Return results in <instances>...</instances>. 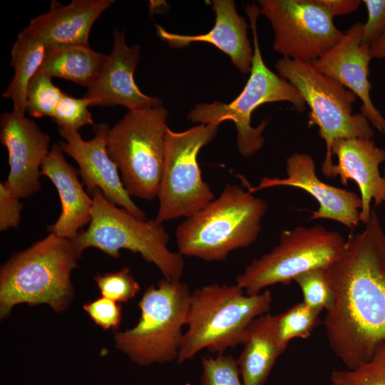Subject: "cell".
<instances>
[{
  "instance_id": "1",
  "label": "cell",
  "mask_w": 385,
  "mask_h": 385,
  "mask_svg": "<svg viewBox=\"0 0 385 385\" xmlns=\"http://www.w3.org/2000/svg\"><path fill=\"white\" fill-rule=\"evenodd\" d=\"M324 273L334 296L323 321L327 338L334 354L353 369L385 342V233L375 210Z\"/></svg>"
},
{
  "instance_id": "2",
  "label": "cell",
  "mask_w": 385,
  "mask_h": 385,
  "mask_svg": "<svg viewBox=\"0 0 385 385\" xmlns=\"http://www.w3.org/2000/svg\"><path fill=\"white\" fill-rule=\"evenodd\" d=\"M81 255L73 240L50 233L14 255L1 269V318L21 303L65 309L73 297L71 274Z\"/></svg>"
},
{
  "instance_id": "3",
  "label": "cell",
  "mask_w": 385,
  "mask_h": 385,
  "mask_svg": "<svg viewBox=\"0 0 385 385\" xmlns=\"http://www.w3.org/2000/svg\"><path fill=\"white\" fill-rule=\"evenodd\" d=\"M267 208L263 199L227 184L217 197L178 225L179 252L205 261L225 260L232 251L257 240Z\"/></svg>"
},
{
  "instance_id": "4",
  "label": "cell",
  "mask_w": 385,
  "mask_h": 385,
  "mask_svg": "<svg viewBox=\"0 0 385 385\" xmlns=\"http://www.w3.org/2000/svg\"><path fill=\"white\" fill-rule=\"evenodd\" d=\"M272 302L270 291L244 294L237 284H212L190 293L188 331L177 358L181 364L203 349L222 354L242 344L250 323L268 313Z\"/></svg>"
},
{
  "instance_id": "5",
  "label": "cell",
  "mask_w": 385,
  "mask_h": 385,
  "mask_svg": "<svg viewBox=\"0 0 385 385\" xmlns=\"http://www.w3.org/2000/svg\"><path fill=\"white\" fill-rule=\"evenodd\" d=\"M245 11L250 21L254 51L250 76L243 90L229 103L215 101L209 104L196 105L188 113V118L200 124L220 125L225 120L233 121L238 151L242 155L250 157L262 147L263 132L268 124L267 120H263L257 127L251 125L252 113L257 107L267 103L285 101L292 103L297 111L302 113L306 103L297 89L287 80L272 72L263 61L257 31L259 6L255 3L247 4Z\"/></svg>"
},
{
  "instance_id": "6",
  "label": "cell",
  "mask_w": 385,
  "mask_h": 385,
  "mask_svg": "<svg viewBox=\"0 0 385 385\" xmlns=\"http://www.w3.org/2000/svg\"><path fill=\"white\" fill-rule=\"evenodd\" d=\"M91 195L93 207L89 226L72 239L81 252L87 247H95L117 258L121 249L128 250L153 263L164 279H180L184 260L179 252L168 249L170 236L162 223L156 219L135 217L106 199L98 188Z\"/></svg>"
},
{
  "instance_id": "7",
  "label": "cell",
  "mask_w": 385,
  "mask_h": 385,
  "mask_svg": "<svg viewBox=\"0 0 385 385\" xmlns=\"http://www.w3.org/2000/svg\"><path fill=\"white\" fill-rule=\"evenodd\" d=\"M168 111L163 106L129 111L107 136L109 156L130 196L157 197L165 158Z\"/></svg>"
},
{
  "instance_id": "8",
  "label": "cell",
  "mask_w": 385,
  "mask_h": 385,
  "mask_svg": "<svg viewBox=\"0 0 385 385\" xmlns=\"http://www.w3.org/2000/svg\"><path fill=\"white\" fill-rule=\"evenodd\" d=\"M190 292L179 280L163 279L150 285L138 303L136 325L115 335V346L140 365L177 359L188 324Z\"/></svg>"
},
{
  "instance_id": "9",
  "label": "cell",
  "mask_w": 385,
  "mask_h": 385,
  "mask_svg": "<svg viewBox=\"0 0 385 385\" xmlns=\"http://www.w3.org/2000/svg\"><path fill=\"white\" fill-rule=\"evenodd\" d=\"M275 68L299 92L309 108L308 124L319 127V135L326 145L322 171L332 177V147L337 139H371L374 131L361 113H354L357 97L336 80L319 72L311 63L282 58Z\"/></svg>"
},
{
  "instance_id": "10",
  "label": "cell",
  "mask_w": 385,
  "mask_h": 385,
  "mask_svg": "<svg viewBox=\"0 0 385 385\" xmlns=\"http://www.w3.org/2000/svg\"><path fill=\"white\" fill-rule=\"evenodd\" d=\"M345 245L339 232L319 225L284 230L279 244L252 260L236 277V284L248 295L276 284L287 285L300 274L332 265L342 256Z\"/></svg>"
},
{
  "instance_id": "11",
  "label": "cell",
  "mask_w": 385,
  "mask_h": 385,
  "mask_svg": "<svg viewBox=\"0 0 385 385\" xmlns=\"http://www.w3.org/2000/svg\"><path fill=\"white\" fill-rule=\"evenodd\" d=\"M219 125L199 124L183 132L168 128L157 195L159 207L155 219L159 222L189 217L215 198L202 178L197 156L200 149L215 137Z\"/></svg>"
},
{
  "instance_id": "12",
  "label": "cell",
  "mask_w": 385,
  "mask_h": 385,
  "mask_svg": "<svg viewBox=\"0 0 385 385\" xmlns=\"http://www.w3.org/2000/svg\"><path fill=\"white\" fill-rule=\"evenodd\" d=\"M260 11L274 31L273 50L283 58L312 63L333 48L344 32L319 0H260Z\"/></svg>"
},
{
  "instance_id": "13",
  "label": "cell",
  "mask_w": 385,
  "mask_h": 385,
  "mask_svg": "<svg viewBox=\"0 0 385 385\" xmlns=\"http://www.w3.org/2000/svg\"><path fill=\"white\" fill-rule=\"evenodd\" d=\"M0 140L8 152L9 172L3 182L19 198H26L41 188L42 163L50 149V136L30 118L12 110L0 118Z\"/></svg>"
},
{
  "instance_id": "14",
  "label": "cell",
  "mask_w": 385,
  "mask_h": 385,
  "mask_svg": "<svg viewBox=\"0 0 385 385\" xmlns=\"http://www.w3.org/2000/svg\"><path fill=\"white\" fill-rule=\"evenodd\" d=\"M108 130L106 123L94 124L95 136L85 140L78 131L59 128V134L64 139L59 145L62 150L78 165L79 175L90 195L98 188L109 201L135 217L145 220V212L131 199L123 184L116 164L108 155Z\"/></svg>"
},
{
  "instance_id": "15",
  "label": "cell",
  "mask_w": 385,
  "mask_h": 385,
  "mask_svg": "<svg viewBox=\"0 0 385 385\" xmlns=\"http://www.w3.org/2000/svg\"><path fill=\"white\" fill-rule=\"evenodd\" d=\"M286 163V178L263 177L257 186H248L247 190L253 193L277 186L299 188L310 194L319 203L318 210L312 212L310 220L329 219L351 229L358 225L361 199L356 192L322 181L316 174L313 158L306 153L290 155Z\"/></svg>"
},
{
  "instance_id": "16",
  "label": "cell",
  "mask_w": 385,
  "mask_h": 385,
  "mask_svg": "<svg viewBox=\"0 0 385 385\" xmlns=\"http://www.w3.org/2000/svg\"><path fill=\"white\" fill-rule=\"evenodd\" d=\"M363 24L352 25L341 40L319 58L312 66L346 87L359 98L362 105L361 114L379 131H383L385 118L374 106L369 81V63L372 59L370 46L362 44Z\"/></svg>"
},
{
  "instance_id": "17",
  "label": "cell",
  "mask_w": 385,
  "mask_h": 385,
  "mask_svg": "<svg viewBox=\"0 0 385 385\" xmlns=\"http://www.w3.org/2000/svg\"><path fill=\"white\" fill-rule=\"evenodd\" d=\"M113 35L112 51L85 96L91 100L92 106H121L128 111L163 106L160 98L144 94L135 83L134 73L140 58V46H128L124 31L115 29Z\"/></svg>"
},
{
  "instance_id": "18",
  "label": "cell",
  "mask_w": 385,
  "mask_h": 385,
  "mask_svg": "<svg viewBox=\"0 0 385 385\" xmlns=\"http://www.w3.org/2000/svg\"><path fill=\"white\" fill-rule=\"evenodd\" d=\"M332 153L338 160L332 168V177L339 176L344 185L349 180L356 182L361 199L359 220L366 225L372 210V200L375 206L385 202V179L379 169L385 161V150L376 146L371 139L339 138L334 141Z\"/></svg>"
},
{
  "instance_id": "19",
  "label": "cell",
  "mask_w": 385,
  "mask_h": 385,
  "mask_svg": "<svg viewBox=\"0 0 385 385\" xmlns=\"http://www.w3.org/2000/svg\"><path fill=\"white\" fill-rule=\"evenodd\" d=\"M113 0H73L63 5L53 0L46 13L30 21L25 30L47 49L89 45L91 29Z\"/></svg>"
},
{
  "instance_id": "20",
  "label": "cell",
  "mask_w": 385,
  "mask_h": 385,
  "mask_svg": "<svg viewBox=\"0 0 385 385\" xmlns=\"http://www.w3.org/2000/svg\"><path fill=\"white\" fill-rule=\"evenodd\" d=\"M212 9L215 14V23L205 34H174L156 25L157 34L169 46L176 48L195 42L212 44L227 54L240 72L245 74L250 73L254 51L247 36V29L250 26L237 12L234 1L214 0Z\"/></svg>"
},
{
  "instance_id": "21",
  "label": "cell",
  "mask_w": 385,
  "mask_h": 385,
  "mask_svg": "<svg viewBox=\"0 0 385 385\" xmlns=\"http://www.w3.org/2000/svg\"><path fill=\"white\" fill-rule=\"evenodd\" d=\"M59 144H53L44 159L41 174L56 188L61 212L56 222L48 227L50 233L74 239L78 231L91 220L93 198L84 191L76 168L65 159Z\"/></svg>"
},
{
  "instance_id": "22",
  "label": "cell",
  "mask_w": 385,
  "mask_h": 385,
  "mask_svg": "<svg viewBox=\"0 0 385 385\" xmlns=\"http://www.w3.org/2000/svg\"><path fill=\"white\" fill-rule=\"evenodd\" d=\"M242 351L237 359L245 385H264L277 360L287 346L277 339L275 315L270 313L253 319L246 329Z\"/></svg>"
},
{
  "instance_id": "23",
  "label": "cell",
  "mask_w": 385,
  "mask_h": 385,
  "mask_svg": "<svg viewBox=\"0 0 385 385\" xmlns=\"http://www.w3.org/2000/svg\"><path fill=\"white\" fill-rule=\"evenodd\" d=\"M108 55L89 45H73L47 49L37 73L71 81L87 88L96 81Z\"/></svg>"
},
{
  "instance_id": "24",
  "label": "cell",
  "mask_w": 385,
  "mask_h": 385,
  "mask_svg": "<svg viewBox=\"0 0 385 385\" xmlns=\"http://www.w3.org/2000/svg\"><path fill=\"white\" fill-rule=\"evenodd\" d=\"M46 51V46L33 38L25 29L19 34L14 41L10 62L14 73L2 97L12 101L13 110L16 112L26 113L27 88L41 67Z\"/></svg>"
},
{
  "instance_id": "25",
  "label": "cell",
  "mask_w": 385,
  "mask_h": 385,
  "mask_svg": "<svg viewBox=\"0 0 385 385\" xmlns=\"http://www.w3.org/2000/svg\"><path fill=\"white\" fill-rule=\"evenodd\" d=\"M321 312L302 301L275 315L276 333L279 342L287 346L290 340L294 338H308L319 324Z\"/></svg>"
},
{
  "instance_id": "26",
  "label": "cell",
  "mask_w": 385,
  "mask_h": 385,
  "mask_svg": "<svg viewBox=\"0 0 385 385\" xmlns=\"http://www.w3.org/2000/svg\"><path fill=\"white\" fill-rule=\"evenodd\" d=\"M330 380L332 385H385V342L368 361L353 369L334 370Z\"/></svg>"
},
{
  "instance_id": "27",
  "label": "cell",
  "mask_w": 385,
  "mask_h": 385,
  "mask_svg": "<svg viewBox=\"0 0 385 385\" xmlns=\"http://www.w3.org/2000/svg\"><path fill=\"white\" fill-rule=\"evenodd\" d=\"M64 93L53 83L51 78L36 73L27 88L26 112L34 118H52Z\"/></svg>"
},
{
  "instance_id": "28",
  "label": "cell",
  "mask_w": 385,
  "mask_h": 385,
  "mask_svg": "<svg viewBox=\"0 0 385 385\" xmlns=\"http://www.w3.org/2000/svg\"><path fill=\"white\" fill-rule=\"evenodd\" d=\"M294 281L299 287L302 302L309 307L323 311L329 309L334 302V292L324 269H314L297 276Z\"/></svg>"
},
{
  "instance_id": "29",
  "label": "cell",
  "mask_w": 385,
  "mask_h": 385,
  "mask_svg": "<svg viewBox=\"0 0 385 385\" xmlns=\"http://www.w3.org/2000/svg\"><path fill=\"white\" fill-rule=\"evenodd\" d=\"M91 106L88 98H75L65 93L51 118L61 129L78 131L83 126L95 124L88 110Z\"/></svg>"
},
{
  "instance_id": "30",
  "label": "cell",
  "mask_w": 385,
  "mask_h": 385,
  "mask_svg": "<svg viewBox=\"0 0 385 385\" xmlns=\"http://www.w3.org/2000/svg\"><path fill=\"white\" fill-rule=\"evenodd\" d=\"M202 366L201 385H245L237 359L231 355L202 356Z\"/></svg>"
},
{
  "instance_id": "31",
  "label": "cell",
  "mask_w": 385,
  "mask_h": 385,
  "mask_svg": "<svg viewBox=\"0 0 385 385\" xmlns=\"http://www.w3.org/2000/svg\"><path fill=\"white\" fill-rule=\"evenodd\" d=\"M94 280L102 296L116 302H126L140 290L138 283L128 267L120 271L98 274L94 277Z\"/></svg>"
},
{
  "instance_id": "32",
  "label": "cell",
  "mask_w": 385,
  "mask_h": 385,
  "mask_svg": "<svg viewBox=\"0 0 385 385\" xmlns=\"http://www.w3.org/2000/svg\"><path fill=\"white\" fill-rule=\"evenodd\" d=\"M91 319L103 329L118 328L122 314L121 306L106 297H101L83 305Z\"/></svg>"
},
{
  "instance_id": "33",
  "label": "cell",
  "mask_w": 385,
  "mask_h": 385,
  "mask_svg": "<svg viewBox=\"0 0 385 385\" xmlns=\"http://www.w3.org/2000/svg\"><path fill=\"white\" fill-rule=\"evenodd\" d=\"M368 19L363 24L361 43L372 44L385 31V0H364Z\"/></svg>"
},
{
  "instance_id": "34",
  "label": "cell",
  "mask_w": 385,
  "mask_h": 385,
  "mask_svg": "<svg viewBox=\"0 0 385 385\" xmlns=\"http://www.w3.org/2000/svg\"><path fill=\"white\" fill-rule=\"evenodd\" d=\"M20 198L12 195L3 182L0 183V230L17 227L21 220L23 205Z\"/></svg>"
},
{
  "instance_id": "35",
  "label": "cell",
  "mask_w": 385,
  "mask_h": 385,
  "mask_svg": "<svg viewBox=\"0 0 385 385\" xmlns=\"http://www.w3.org/2000/svg\"><path fill=\"white\" fill-rule=\"evenodd\" d=\"M331 14L342 16L356 11L361 4L359 0H319Z\"/></svg>"
},
{
  "instance_id": "36",
  "label": "cell",
  "mask_w": 385,
  "mask_h": 385,
  "mask_svg": "<svg viewBox=\"0 0 385 385\" xmlns=\"http://www.w3.org/2000/svg\"><path fill=\"white\" fill-rule=\"evenodd\" d=\"M370 53L372 58L385 59V31L370 45Z\"/></svg>"
},
{
  "instance_id": "37",
  "label": "cell",
  "mask_w": 385,
  "mask_h": 385,
  "mask_svg": "<svg viewBox=\"0 0 385 385\" xmlns=\"http://www.w3.org/2000/svg\"><path fill=\"white\" fill-rule=\"evenodd\" d=\"M382 132H384V133H385V123H384V128H383V131H382ZM383 177H384V179H385V168H384V175H383Z\"/></svg>"
}]
</instances>
